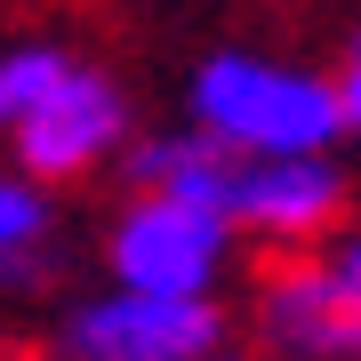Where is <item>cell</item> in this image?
I'll use <instances>...</instances> for the list:
<instances>
[{
	"label": "cell",
	"mask_w": 361,
	"mask_h": 361,
	"mask_svg": "<svg viewBox=\"0 0 361 361\" xmlns=\"http://www.w3.org/2000/svg\"><path fill=\"white\" fill-rule=\"evenodd\" d=\"M193 121L241 153H322L345 129L337 80L265 65V56H209L193 80Z\"/></svg>",
	"instance_id": "6da1fadb"
},
{
	"label": "cell",
	"mask_w": 361,
	"mask_h": 361,
	"mask_svg": "<svg viewBox=\"0 0 361 361\" xmlns=\"http://www.w3.org/2000/svg\"><path fill=\"white\" fill-rule=\"evenodd\" d=\"M225 337V313L209 297H161V289H129L89 297L65 313L56 353L65 361H209Z\"/></svg>",
	"instance_id": "7a4b0ae2"
},
{
	"label": "cell",
	"mask_w": 361,
	"mask_h": 361,
	"mask_svg": "<svg viewBox=\"0 0 361 361\" xmlns=\"http://www.w3.org/2000/svg\"><path fill=\"white\" fill-rule=\"evenodd\" d=\"M233 249V217L177 193H137L113 225V273L129 289H161V297H209Z\"/></svg>",
	"instance_id": "3957f363"
},
{
	"label": "cell",
	"mask_w": 361,
	"mask_h": 361,
	"mask_svg": "<svg viewBox=\"0 0 361 361\" xmlns=\"http://www.w3.org/2000/svg\"><path fill=\"white\" fill-rule=\"evenodd\" d=\"M257 322L281 353L305 361H361V281H345L337 265H273L257 281Z\"/></svg>",
	"instance_id": "277c9868"
},
{
	"label": "cell",
	"mask_w": 361,
	"mask_h": 361,
	"mask_svg": "<svg viewBox=\"0 0 361 361\" xmlns=\"http://www.w3.org/2000/svg\"><path fill=\"white\" fill-rule=\"evenodd\" d=\"M121 129H129V113H121V89L89 65H73L65 80H56L49 97L32 104L25 121H16V161L32 169V177H80L89 161H104L121 145Z\"/></svg>",
	"instance_id": "5b68a950"
},
{
	"label": "cell",
	"mask_w": 361,
	"mask_h": 361,
	"mask_svg": "<svg viewBox=\"0 0 361 361\" xmlns=\"http://www.w3.org/2000/svg\"><path fill=\"white\" fill-rule=\"evenodd\" d=\"M225 217L265 233V241H313L345 217V177L322 153H241Z\"/></svg>",
	"instance_id": "8992f818"
},
{
	"label": "cell",
	"mask_w": 361,
	"mask_h": 361,
	"mask_svg": "<svg viewBox=\"0 0 361 361\" xmlns=\"http://www.w3.org/2000/svg\"><path fill=\"white\" fill-rule=\"evenodd\" d=\"M137 193H177V201H201L225 217L233 201V177H241V145H225L217 129H193V137H153L145 153L129 161Z\"/></svg>",
	"instance_id": "52a82bcc"
},
{
	"label": "cell",
	"mask_w": 361,
	"mask_h": 361,
	"mask_svg": "<svg viewBox=\"0 0 361 361\" xmlns=\"http://www.w3.org/2000/svg\"><path fill=\"white\" fill-rule=\"evenodd\" d=\"M65 73H73V56H65V49H49V40H25V49H8V56H0V129H16V121H25V113H32V104L49 97Z\"/></svg>",
	"instance_id": "ba28073f"
},
{
	"label": "cell",
	"mask_w": 361,
	"mask_h": 361,
	"mask_svg": "<svg viewBox=\"0 0 361 361\" xmlns=\"http://www.w3.org/2000/svg\"><path fill=\"white\" fill-rule=\"evenodd\" d=\"M49 241V209L32 185L0 177V281H32V249Z\"/></svg>",
	"instance_id": "9c48e42d"
},
{
	"label": "cell",
	"mask_w": 361,
	"mask_h": 361,
	"mask_svg": "<svg viewBox=\"0 0 361 361\" xmlns=\"http://www.w3.org/2000/svg\"><path fill=\"white\" fill-rule=\"evenodd\" d=\"M337 104H345V129H361V32L345 49V73H337Z\"/></svg>",
	"instance_id": "30bf717a"
},
{
	"label": "cell",
	"mask_w": 361,
	"mask_h": 361,
	"mask_svg": "<svg viewBox=\"0 0 361 361\" xmlns=\"http://www.w3.org/2000/svg\"><path fill=\"white\" fill-rule=\"evenodd\" d=\"M337 273H345V281H361V241H345V249H337V257H329Z\"/></svg>",
	"instance_id": "8fae6325"
},
{
	"label": "cell",
	"mask_w": 361,
	"mask_h": 361,
	"mask_svg": "<svg viewBox=\"0 0 361 361\" xmlns=\"http://www.w3.org/2000/svg\"><path fill=\"white\" fill-rule=\"evenodd\" d=\"M209 361H217V353H209Z\"/></svg>",
	"instance_id": "7c38bea8"
}]
</instances>
